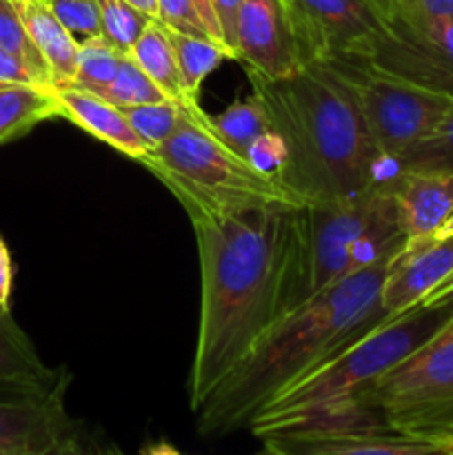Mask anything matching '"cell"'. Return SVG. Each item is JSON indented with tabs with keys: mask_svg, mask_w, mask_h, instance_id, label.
<instances>
[{
	"mask_svg": "<svg viewBox=\"0 0 453 455\" xmlns=\"http://www.w3.org/2000/svg\"><path fill=\"white\" fill-rule=\"evenodd\" d=\"M140 455H185L178 451L173 444H167V443H155V444H149V447L145 449Z\"/></svg>",
	"mask_w": 453,
	"mask_h": 455,
	"instance_id": "obj_37",
	"label": "cell"
},
{
	"mask_svg": "<svg viewBox=\"0 0 453 455\" xmlns=\"http://www.w3.org/2000/svg\"><path fill=\"white\" fill-rule=\"evenodd\" d=\"M351 431L453 443V323L309 434Z\"/></svg>",
	"mask_w": 453,
	"mask_h": 455,
	"instance_id": "obj_7",
	"label": "cell"
},
{
	"mask_svg": "<svg viewBox=\"0 0 453 455\" xmlns=\"http://www.w3.org/2000/svg\"><path fill=\"white\" fill-rule=\"evenodd\" d=\"M407 244L386 180L360 194L298 207L296 309ZM293 309V311H296Z\"/></svg>",
	"mask_w": 453,
	"mask_h": 455,
	"instance_id": "obj_5",
	"label": "cell"
},
{
	"mask_svg": "<svg viewBox=\"0 0 453 455\" xmlns=\"http://www.w3.org/2000/svg\"><path fill=\"white\" fill-rule=\"evenodd\" d=\"M69 376L49 391L0 387V455H93L65 404Z\"/></svg>",
	"mask_w": 453,
	"mask_h": 455,
	"instance_id": "obj_10",
	"label": "cell"
},
{
	"mask_svg": "<svg viewBox=\"0 0 453 455\" xmlns=\"http://www.w3.org/2000/svg\"><path fill=\"white\" fill-rule=\"evenodd\" d=\"M0 49L20 56L22 60L29 62V65L34 67L38 74H43L44 78L49 80V84H52V76H49L47 65H44L43 56H40L38 49L31 43L13 0H0Z\"/></svg>",
	"mask_w": 453,
	"mask_h": 455,
	"instance_id": "obj_28",
	"label": "cell"
},
{
	"mask_svg": "<svg viewBox=\"0 0 453 455\" xmlns=\"http://www.w3.org/2000/svg\"><path fill=\"white\" fill-rule=\"evenodd\" d=\"M98 12H100L102 36L120 49L123 53L131 52L151 20L155 18L147 16L140 9L129 4L127 0H96Z\"/></svg>",
	"mask_w": 453,
	"mask_h": 455,
	"instance_id": "obj_26",
	"label": "cell"
},
{
	"mask_svg": "<svg viewBox=\"0 0 453 455\" xmlns=\"http://www.w3.org/2000/svg\"><path fill=\"white\" fill-rule=\"evenodd\" d=\"M129 4H133L136 9H140L147 16L155 18L158 20V0H127Z\"/></svg>",
	"mask_w": 453,
	"mask_h": 455,
	"instance_id": "obj_38",
	"label": "cell"
},
{
	"mask_svg": "<svg viewBox=\"0 0 453 455\" xmlns=\"http://www.w3.org/2000/svg\"><path fill=\"white\" fill-rule=\"evenodd\" d=\"M360 62L380 74L453 98V18L393 13Z\"/></svg>",
	"mask_w": 453,
	"mask_h": 455,
	"instance_id": "obj_9",
	"label": "cell"
},
{
	"mask_svg": "<svg viewBox=\"0 0 453 455\" xmlns=\"http://www.w3.org/2000/svg\"><path fill=\"white\" fill-rule=\"evenodd\" d=\"M124 118L133 127V132L145 140L149 149L163 145L176 127L180 124L182 114H185V105L173 100L163 102H149V105H133V107H120Z\"/></svg>",
	"mask_w": 453,
	"mask_h": 455,
	"instance_id": "obj_25",
	"label": "cell"
},
{
	"mask_svg": "<svg viewBox=\"0 0 453 455\" xmlns=\"http://www.w3.org/2000/svg\"><path fill=\"white\" fill-rule=\"evenodd\" d=\"M167 34L171 40L173 53H176L182 93H185L187 102H198L204 78L213 74L225 58H231V52L225 44L211 38H203V36L180 34L173 29H167Z\"/></svg>",
	"mask_w": 453,
	"mask_h": 455,
	"instance_id": "obj_21",
	"label": "cell"
},
{
	"mask_svg": "<svg viewBox=\"0 0 453 455\" xmlns=\"http://www.w3.org/2000/svg\"><path fill=\"white\" fill-rule=\"evenodd\" d=\"M393 172L453 173V107L444 114V118L422 138V140H417L416 145L395 163Z\"/></svg>",
	"mask_w": 453,
	"mask_h": 455,
	"instance_id": "obj_24",
	"label": "cell"
},
{
	"mask_svg": "<svg viewBox=\"0 0 453 455\" xmlns=\"http://www.w3.org/2000/svg\"><path fill=\"white\" fill-rule=\"evenodd\" d=\"M398 12L413 18H453V0H402Z\"/></svg>",
	"mask_w": 453,
	"mask_h": 455,
	"instance_id": "obj_32",
	"label": "cell"
},
{
	"mask_svg": "<svg viewBox=\"0 0 453 455\" xmlns=\"http://www.w3.org/2000/svg\"><path fill=\"white\" fill-rule=\"evenodd\" d=\"M306 62L362 60L389 18L373 0H284Z\"/></svg>",
	"mask_w": 453,
	"mask_h": 455,
	"instance_id": "obj_11",
	"label": "cell"
},
{
	"mask_svg": "<svg viewBox=\"0 0 453 455\" xmlns=\"http://www.w3.org/2000/svg\"><path fill=\"white\" fill-rule=\"evenodd\" d=\"M287 455H451L447 444L395 434H289L269 438Z\"/></svg>",
	"mask_w": 453,
	"mask_h": 455,
	"instance_id": "obj_16",
	"label": "cell"
},
{
	"mask_svg": "<svg viewBox=\"0 0 453 455\" xmlns=\"http://www.w3.org/2000/svg\"><path fill=\"white\" fill-rule=\"evenodd\" d=\"M100 98L109 100L115 107H133V105H149V102L169 100L158 84L136 65L129 53H124L120 69L115 74L114 83L107 87V92Z\"/></svg>",
	"mask_w": 453,
	"mask_h": 455,
	"instance_id": "obj_27",
	"label": "cell"
},
{
	"mask_svg": "<svg viewBox=\"0 0 453 455\" xmlns=\"http://www.w3.org/2000/svg\"><path fill=\"white\" fill-rule=\"evenodd\" d=\"M189 213H231L293 198L274 176L253 167L231 149L203 111L200 102H187L176 132L147 151L140 160Z\"/></svg>",
	"mask_w": 453,
	"mask_h": 455,
	"instance_id": "obj_6",
	"label": "cell"
},
{
	"mask_svg": "<svg viewBox=\"0 0 453 455\" xmlns=\"http://www.w3.org/2000/svg\"><path fill=\"white\" fill-rule=\"evenodd\" d=\"M329 65L336 67L354 89L364 123L382 163L391 167L389 172L453 107V98L380 74L360 60H336Z\"/></svg>",
	"mask_w": 453,
	"mask_h": 455,
	"instance_id": "obj_8",
	"label": "cell"
},
{
	"mask_svg": "<svg viewBox=\"0 0 453 455\" xmlns=\"http://www.w3.org/2000/svg\"><path fill=\"white\" fill-rule=\"evenodd\" d=\"M240 3H242V0H213L218 20H220L222 36H225V44L229 47L234 60H235V20H238Z\"/></svg>",
	"mask_w": 453,
	"mask_h": 455,
	"instance_id": "obj_33",
	"label": "cell"
},
{
	"mask_svg": "<svg viewBox=\"0 0 453 455\" xmlns=\"http://www.w3.org/2000/svg\"><path fill=\"white\" fill-rule=\"evenodd\" d=\"M451 323L453 311L444 307L420 305L391 315L284 387L260 409L249 429L260 440L315 431Z\"/></svg>",
	"mask_w": 453,
	"mask_h": 455,
	"instance_id": "obj_4",
	"label": "cell"
},
{
	"mask_svg": "<svg viewBox=\"0 0 453 455\" xmlns=\"http://www.w3.org/2000/svg\"><path fill=\"white\" fill-rule=\"evenodd\" d=\"M373 3L380 7V12L385 13L386 18H391L400 9V3H402V0H373Z\"/></svg>",
	"mask_w": 453,
	"mask_h": 455,
	"instance_id": "obj_39",
	"label": "cell"
},
{
	"mask_svg": "<svg viewBox=\"0 0 453 455\" xmlns=\"http://www.w3.org/2000/svg\"><path fill=\"white\" fill-rule=\"evenodd\" d=\"M0 84H31V87L52 89L49 80L16 53L0 49Z\"/></svg>",
	"mask_w": 453,
	"mask_h": 455,
	"instance_id": "obj_31",
	"label": "cell"
},
{
	"mask_svg": "<svg viewBox=\"0 0 453 455\" xmlns=\"http://www.w3.org/2000/svg\"><path fill=\"white\" fill-rule=\"evenodd\" d=\"M247 71L284 145L278 182L300 203H327L385 180V163L358 98L329 62H306L284 78Z\"/></svg>",
	"mask_w": 453,
	"mask_h": 455,
	"instance_id": "obj_2",
	"label": "cell"
},
{
	"mask_svg": "<svg viewBox=\"0 0 453 455\" xmlns=\"http://www.w3.org/2000/svg\"><path fill=\"white\" fill-rule=\"evenodd\" d=\"M407 240L425 238L453 216L451 172H393L385 178Z\"/></svg>",
	"mask_w": 453,
	"mask_h": 455,
	"instance_id": "obj_14",
	"label": "cell"
},
{
	"mask_svg": "<svg viewBox=\"0 0 453 455\" xmlns=\"http://www.w3.org/2000/svg\"><path fill=\"white\" fill-rule=\"evenodd\" d=\"M211 123L216 132L220 133L222 140L244 158L262 136L274 132L269 111L253 92L247 100L234 102L222 114L211 116Z\"/></svg>",
	"mask_w": 453,
	"mask_h": 455,
	"instance_id": "obj_22",
	"label": "cell"
},
{
	"mask_svg": "<svg viewBox=\"0 0 453 455\" xmlns=\"http://www.w3.org/2000/svg\"><path fill=\"white\" fill-rule=\"evenodd\" d=\"M12 289H13V262L7 243L0 235V311L12 314Z\"/></svg>",
	"mask_w": 453,
	"mask_h": 455,
	"instance_id": "obj_34",
	"label": "cell"
},
{
	"mask_svg": "<svg viewBox=\"0 0 453 455\" xmlns=\"http://www.w3.org/2000/svg\"><path fill=\"white\" fill-rule=\"evenodd\" d=\"M256 455H287V453H284L282 449L275 447L274 443H269V440H265V449H262V451L256 453Z\"/></svg>",
	"mask_w": 453,
	"mask_h": 455,
	"instance_id": "obj_40",
	"label": "cell"
},
{
	"mask_svg": "<svg viewBox=\"0 0 453 455\" xmlns=\"http://www.w3.org/2000/svg\"><path fill=\"white\" fill-rule=\"evenodd\" d=\"M158 20L167 29L211 38L198 9H195L194 0H158Z\"/></svg>",
	"mask_w": 453,
	"mask_h": 455,
	"instance_id": "obj_30",
	"label": "cell"
},
{
	"mask_svg": "<svg viewBox=\"0 0 453 455\" xmlns=\"http://www.w3.org/2000/svg\"><path fill=\"white\" fill-rule=\"evenodd\" d=\"M449 449H451V455H453V443H451V444H449Z\"/></svg>",
	"mask_w": 453,
	"mask_h": 455,
	"instance_id": "obj_41",
	"label": "cell"
},
{
	"mask_svg": "<svg viewBox=\"0 0 453 455\" xmlns=\"http://www.w3.org/2000/svg\"><path fill=\"white\" fill-rule=\"evenodd\" d=\"M31 43L43 56L52 76V87H71L78 62V40L65 29L44 0H13Z\"/></svg>",
	"mask_w": 453,
	"mask_h": 455,
	"instance_id": "obj_17",
	"label": "cell"
},
{
	"mask_svg": "<svg viewBox=\"0 0 453 455\" xmlns=\"http://www.w3.org/2000/svg\"><path fill=\"white\" fill-rule=\"evenodd\" d=\"M123 58L124 53L115 49L105 36L83 40L78 44V62H76V78L71 87L102 96L114 83Z\"/></svg>",
	"mask_w": 453,
	"mask_h": 455,
	"instance_id": "obj_23",
	"label": "cell"
},
{
	"mask_svg": "<svg viewBox=\"0 0 453 455\" xmlns=\"http://www.w3.org/2000/svg\"><path fill=\"white\" fill-rule=\"evenodd\" d=\"M44 3L78 43L102 36L96 0H44Z\"/></svg>",
	"mask_w": 453,
	"mask_h": 455,
	"instance_id": "obj_29",
	"label": "cell"
},
{
	"mask_svg": "<svg viewBox=\"0 0 453 455\" xmlns=\"http://www.w3.org/2000/svg\"><path fill=\"white\" fill-rule=\"evenodd\" d=\"M398 253L340 280L280 320L198 409V434L220 438L244 429L284 387L385 323L382 284Z\"/></svg>",
	"mask_w": 453,
	"mask_h": 455,
	"instance_id": "obj_3",
	"label": "cell"
},
{
	"mask_svg": "<svg viewBox=\"0 0 453 455\" xmlns=\"http://www.w3.org/2000/svg\"><path fill=\"white\" fill-rule=\"evenodd\" d=\"M235 60L265 78H284L306 65L284 0H242L235 20Z\"/></svg>",
	"mask_w": 453,
	"mask_h": 455,
	"instance_id": "obj_12",
	"label": "cell"
},
{
	"mask_svg": "<svg viewBox=\"0 0 453 455\" xmlns=\"http://www.w3.org/2000/svg\"><path fill=\"white\" fill-rule=\"evenodd\" d=\"M129 56L136 60V65L158 84L160 92L173 102L187 105V98L182 93L180 74H178L176 53H173L171 40H169L167 27L160 20H151L145 34L138 38Z\"/></svg>",
	"mask_w": 453,
	"mask_h": 455,
	"instance_id": "obj_20",
	"label": "cell"
},
{
	"mask_svg": "<svg viewBox=\"0 0 453 455\" xmlns=\"http://www.w3.org/2000/svg\"><path fill=\"white\" fill-rule=\"evenodd\" d=\"M49 118H60L53 89L0 84V145L25 136Z\"/></svg>",
	"mask_w": 453,
	"mask_h": 455,
	"instance_id": "obj_19",
	"label": "cell"
},
{
	"mask_svg": "<svg viewBox=\"0 0 453 455\" xmlns=\"http://www.w3.org/2000/svg\"><path fill=\"white\" fill-rule=\"evenodd\" d=\"M422 305L444 307V309L453 311V274L449 275V278L444 280V283L440 284V287L435 289L433 293H429V296H426V300L422 302Z\"/></svg>",
	"mask_w": 453,
	"mask_h": 455,
	"instance_id": "obj_36",
	"label": "cell"
},
{
	"mask_svg": "<svg viewBox=\"0 0 453 455\" xmlns=\"http://www.w3.org/2000/svg\"><path fill=\"white\" fill-rule=\"evenodd\" d=\"M298 207L189 213L200 258L198 340L187 382L194 413L296 309Z\"/></svg>",
	"mask_w": 453,
	"mask_h": 455,
	"instance_id": "obj_1",
	"label": "cell"
},
{
	"mask_svg": "<svg viewBox=\"0 0 453 455\" xmlns=\"http://www.w3.org/2000/svg\"><path fill=\"white\" fill-rule=\"evenodd\" d=\"M195 9H198L200 18H203L204 27H207L209 36H211L216 43L225 44V36H222V29H220V20H218V13H216V7H213V0H194ZM226 47V44H225ZM229 49V47H226ZM234 58V56H231Z\"/></svg>",
	"mask_w": 453,
	"mask_h": 455,
	"instance_id": "obj_35",
	"label": "cell"
},
{
	"mask_svg": "<svg viewBox=\"0 0 453 455\" xmlns=\"http://www.w3.org/2000/svg\"><path fill=\"white\" fill-rule=\"evenodd\" d=\"M453 274V216L433 234L407 240L395 256L385 284L382 307L386 318L416 309Z\"/></svg>",
	"mask_w": 453,
	"mask_h": 455,
	"instance_id": "obj_13",
	"label": "cell"
},
{
	"mask_svg": "<svg viewBox=\"0 0 453 455\" xmlns=\"http://www.w3.org/2000/svg\"><path fill=\"white\" fill-rule=\"evenodd\" d=\"M65 378V371H53L43 363L34 342L18 327L12 314L0 311V387L49 391Z\"/></svg>",
	"mask_w": 453,
	"mask_h": 455,
	"instance_id": "obj_18",
	"label": "cell"
},
{
	"mask_svg": "<svg viewBox=\"0 0 453 455\" xmlns=\"http://www.w3.org/2000/svg\"><path fill=\"white\" fill-rule=\"evenodd\" d=\"M53 96L60 105V118H67L89 136L114 147L115 151L136 163H140L147 156L149 147L133 132L120 107L78 87L53 89Z\"/></svg>",
	"mask_w": 453,
	"mask_h": 455,
	"instance_id": "obj_15",
	"label": "cell"
}]
</instances>
